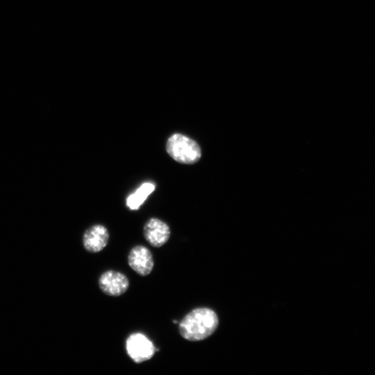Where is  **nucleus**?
<instances>
[{
    "label": "nucleus",
    "instance_id": "nucleus-1",
    "mask_svg": "<svg viewBox=\"0 0 375 375\" xmlns=\"http://www.w3.org/2000/svg\"><path fill=\"white\" fill-rule=\"evenodd\" d=\"M219 325L217 313L207 307L196 308L187 313L178 325L181 336L191 342L205 340L215 333Z\"/></svg>",
    "mask_w": 375,
    "mask_h": 375
},
{
    "label": "nucleus",
    "instance_id": "nucleus-2",
    "mask_svg": "<svg viewBox=\"0 0 375 375\" xmlns=\"http://www.w3.org/2000/svg\"><path fill=\"white\" fill-rule=\"evenodd\" d=\"M166 151L172 158L182 164H194L201 157V149L199 144L181 133H174L169 137L166 142Z\"/></svg>",
    "mask_w": 375,
    "mask_h": 375
},
{
    "label": "nucleus",
    "instance_id": "nucleus-3",
    "mask_svg": "<svg viewBox=\"0 0 375 375\" xmlns=\"http://www.w3.org/2000/svg\"><path fill=\"white\" fill-rule=\"evenodd\" d=\"M126 351L135 363L150 360L156 353L153 342L142 333H131L126 340Z\"/></svg>",
    "mask_w": 375,
    "mask_h": 375
},
{
    "label": "nucleus",
    "instance_id": "nucleus-4",
    "mask_svg": "<svg viewBox=\"0 0 375 375\" xmlns=\"http://www.w3.org/2000/svg\"><path fill=\"white\" fill-rule=\"evenodd\" d=\"M100 290L106 295L119 297L124 294L129 288L127 276L117 271L108 270L99 278Z\"/></svg>",
    "mask_w": 375,
    "mask_h": 375
},
{
    "label": "nucleus",
    "instance_id": "nucleus-5",
    "mask_svg": "<svg viewBox=\"0 0 375 375\" xmlns=\"http://www.w3.org/2000/svg\"><path fill=\"white\" fill-rule=\"evenodd\" d=\"M128 264L140 276H147L154 267L152 253L145 246H135L128 253Z\"/></svg>",
    "mask_w": 375,
    "mask_h": 375
},
{
    "label": "nucleus",
    "instance_id": "nucleus-6",
    "mask_svg": "<svg viewBox=\"0 0 375 375\" xmlns=\"http://www.w3.org/2000/svg\"><path fill=\"white\" fill-rule=\"evenodd\" d=\"M143 233L150 245L158 248L168 241L171 232L167 224L160 219L153 217L145 223Z\"/></svg>",
    "mask_w": 375,
    "mask_h": 375
},
{
    "label": "nucleus",
    "instance_id": "nucleus-7",
    "mask_svg": "<svg viewBox=\"0 0 375 375\" xmlns=\"http://www.w3.org/2000/svg\"><path fill=\"white\" fill-rule=\"evenodd\" d=\"M109 237V232L106 227L101 224H94L89 227L83 233V247L90 253L100 252L108 244Z\"/></svg>",
    "mask_w": 375,
    "mask_h": 375
},
{
    "label": "nucleus",
    "instance_id": "nucleus-8",
    "mask_svg": "<svg viewBox=\"0 0 375 375\" xmlns=\"http://www.w3.org/2000/svg\"><path fill=\"white\" fill-rule=\"evenodd\" d=\"M155 185L150 182L142 183L136 191L126 199V206L131 210H138L144 202L147 197L153 192Z\"/></svg>",
    "mask_w": 375,
    "mask_h": 375
}]
</instances>
